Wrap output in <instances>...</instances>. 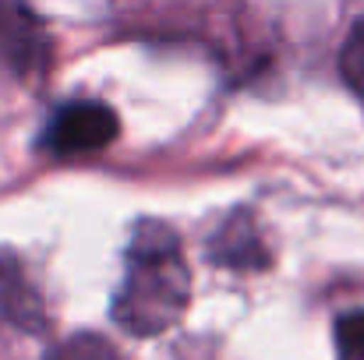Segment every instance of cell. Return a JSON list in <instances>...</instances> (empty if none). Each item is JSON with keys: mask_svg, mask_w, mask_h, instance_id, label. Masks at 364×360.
I'll use <instances>...</instances> for the list:
<instances>
[{"mask_svg": "<svg viewBox=\"0 0 364 360\" xmlns=\"http://www.w3.org/2000/svg\"><path fill=\"white\" fill-rule=\"evenodd\" d=\"M53 360H117V354L100 336H75L64 347H57Z\"/></svg>", "mask_w": 364, "mask_h": 360, "instance_id": "obj_8", "label": "cell"}, {"mask_svg": "<svg viewBox=\"0 0 364 360\" xmlns=\"http://www.w3.org/2000/svg\"><path fill=\"white\" fill-rule=\"evenodd\" d=\"M191 297V276L181 261L177 237L159 223H141L127 251V276L114 300L117 325L134 336L170 329Z\"/></svg>", "mask_w": 364, "mask_h": 360, "instance_id": "obj_1", "label": "cell"}, {"mask_svg": "<svg viewBox=\"0 0 364 360\" xmlns=\"http://www.w3.org/2000/svg\"><path fill=\"white\" fill-rule=\"evenodd\" d=\"M117 131H121V124L110 107L92 103V99H78V103H68L53 114L46 134H43V145L57 156L100 152L117 138Z\"/></svg>", "mask_w": 364, "mask_h": 360, "instance_id": "obj_2", "label": "cell"}, {"mask_svg": "<svg viewBox=\"0 0 364 360\" xmlns=\"http://www.w3.org/2000/svg\"><path fill=\"white\" fill-rule=\"evenodd\" d=\"M46 53L50 43L39 18L21 0H0V60L14 75H28L43 67Z\"/></svg>", "mask_w": 364, "mask_h": 360, "instance_id": "obj_3", "label": "cell"}, {"mask_svg": "<svg viewBox=\"0 0 364 360\" xmlns=\"http://www.w3.org/2000/svg\"><path fill=\"white\" fill-rule=\"evenodd\" d=\"M336 354L340 360H364V311H350L336 322Z\"/></svg>", "mask_w": 364, "mask_h": 360, "instance_id": "obj_7", "label": "cell"}, {"mask_svg": "<svg viewBox=\"0 0 364 360\" xmlns=\"http://www.w3.org/2000/svg\"><path fill=\"white\" fill-rule=\"evenodd\" d=\"M209 258L227 268H265L269 265V247L262 244L251 219H227L213 240H209Z\"/></svg>", "mask_w": 364, "mask_h": 360, "instance_id": "obj_5", "label": "cell"}, {"mask_svg": "<svg viewBox=\"0 0 364 360\" xmlns=\"http://www.w3.org/2000/svg\"><path fill=\"white\" fill-rule=\"evenodd\" d=\"M340 75H343V82L364 96V18L354 25V32H350V39L343 43V53H340Z\"/></svg>", "mask_w": 364, "mask_h": 360, "instance_id": "obj_6", "label": "cell"}, {"mask_svg": "<svg viewBox=\"0 0 364 360\" xmlns=\"http://www.w3.org/2000/svg\"><path fill=\"white\" fill-rule=\"evenodd\" d=\"M0 315L25 332H39L46 325L43 300L14 258H0Z\"/></svg>", "mask_w": 364, "mask_h": 360, "instance_id": "obj_4", "label": "cell"}]
</instances>
